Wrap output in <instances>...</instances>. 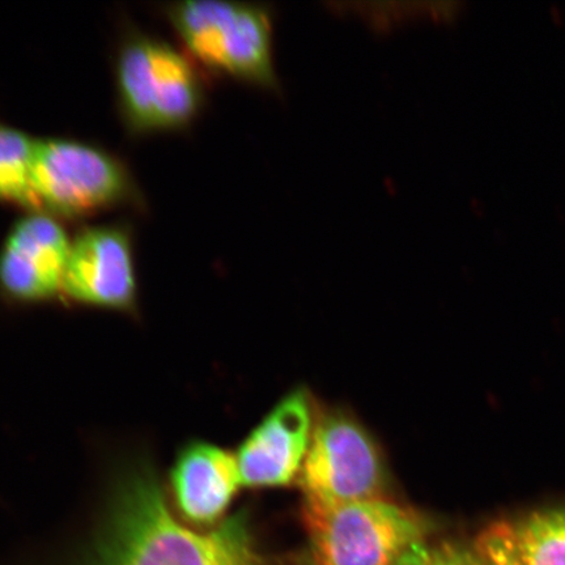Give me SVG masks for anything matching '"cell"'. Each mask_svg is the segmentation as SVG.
Returning <instances> with one entry per match:
<instances>
[{"instance_id": "1", "label": "cell", "mask_w": 565, "mask_h": 565, "mask_svg": "<svg viewBox=\"0 0 565 565\" xmlns=\"http://www.w3.org/2000/svg\"><path fill=\"white\" fill-rule=\"evenodd\" d=\"M55 565H263L245 514L200 532L169 505L147 459L113 476L87 539Z\"/></svg>"}, {"instance_id": "2", "label": "cell", "mask_w": 565, "mask_h": 565, "mask_svg": "<svg viewBox=\"0 0 565 565\" xmlns=\"http://www.w3.org/2000/svg\"><path fill=\"white\" fill-rule=\"evenodd\" d=\"M316 565H395L427 535L418 513L387 499L342 505L302 504Z\"/></svg>"}, {"instance_id": "3", "label": "cell", "mask_w": 565, "mask_h": 565, "mask_svg": "<svg viewBox=\"0 0 565 565\" xmlns=\"http://www.w3.org/2000/svg\"><path fill=\"white\" fill-rule=\"evenodd\" d=\"M169 13L198 60L257 86L277 87L273 23L264 6L194 0Z\"/></svg>"}, {"instance_id": "4", "label": "cell", "mask_w": 565, "mask_h": 565, "mask_svg": "<svg viewBox=\"0 0 565 565\" xmlns=\"http://www.w3.org/2000/svg\"><path fill=\"white\" fill-rule=\"evenodd\" d=\"M306 503L342 505L386 498L383 456L362 424L342 413L315 423L300 471Z\"/></svg>"}, {"instance_id": "5", "label": "cell", "mask_w": 565, "mask_h": 565, "mask_svg": "<svg viewBox=\"0 0 565 565\" xmlns=\"http://www.w3.org/2000/svg\"><path fill=\"white\" fill-rule=\"evenodd\" d=\"M118 83L127 115L141 129L186 124L200 106L201 86L193 67L162 42H129L119 56Z\"/></svg>"}, {"instance_id": "6", "label": "cell", "mask_w": 565, "mask_h": 565, "mask_svg": "<svg viewBox=\"0 0 565 565\" xmlns=\"http://www.w3.org/2000/svg\"><path fill=\"white\" fill-rule=\"evenodd\" d=\"M32 209L51 214H86L122 198L126 177L102 151L67 140L35 141Z\"/></svg>"}, {"instance_id": "7", "label": "cell", "mask_w": 565, "mask_h": 565, "mask_svg": "<svg viewBox=\"0 0 565 565\" xmlns=\"http://www.w3.org/2000/svg\"><path fill=\"white\" fill-rule=\"evenodd\" d=\"M313 426L306 392L296 391L282 398L237 451L242 486L259 489L291 483L300 475Z\"/></svg>"}, {"instance_id": "8", "label": "cell", "mask_w": 565, "mask_h": 565, "mask_svg": "<svg viewBox=\"0 0 565 565\" xmlns=\"http://www.w3.org/2000/svg\"><path fill=\"white\" fill-rule=\"evenodd\" d=\"M62 291L84 307L136 313V271L125 233L95 228L77 236L71 245Z\"/></svg>"}, {"instance_id": "9", "label": "cell", "mask_w": 565, "mask_h": 565, "mask_svg": "<svg viewBox=\"0 0 565 565\" xmlns=\"http://www.w3.org/2000/svg\"><path fill=\"white\" fill-rule=\"evenodd\" d=\"M70 252L66 233L53 218H23L0 252V292L21 303L53 299L62 291Z\"/></svg>"}, {"instance_id": "10", "label": "cell", "mask_w": 565, "mask_h": 565, "mask_svg": "<svg viewBox=\"0 0 565 565\" xmlns=\"http://www.w3.org/2000/svg\"><path fill=\"white\" fill-rule=\"evenodd\" d=\"M239 486L236 455L206 441L188 443L169 472L172 508L189 526L217 524Z\"/></svg>"}, {"instance_id": "11", "label": "cell", "mask_w": 565, "mask_h": 565, "mask_svg": "<svg viewBox=\"0 0 565 565\" xmlns=\"http://www.w3.org/2000/svg\"><path fill=\"white\" fill-rule=\"evenodd\" d=\"M475 553L484 565H565V510H543L493 522Z\"/></svg>"}, {"instance_id": "12", "label": "cell", "mask_w": 565, "mask_h": 565, "mask_svg": "<svg viewBox=\"0 0 565 565\" xmlns=\"http://www.w3.org/2000/svg\"><path fill=\"white\" fill-rule=\"evenodd\" d=\"M35 141L0 125V201L33 206L31 185Z\"/></svg>"}, {"instance_id": "13", "label": "cell", "mask_w": 565, "mask_h": 565, "mask_svg": "<svg viewBox=\"0 0 565 565\" xmlns=\"http://www.w3.org/2000/svg\"><path fill=\"white\" fill-rule=\"evenodd\" d=\"M459 550L449 545L430 548L423 542L409 550L395 565H456Z\"/></svg>"}, {"instance_id": "14", "label": "cell", "mask_w": 565, "mask_h": 565, "mask_svg": "<svg viewBox=\"0 0 565 565\" xmlns=\"http://www.w3.org/2000/svg\"><path fill=\"white\" fill-rule=\"evenodd\" d=\"M456 565H484V563L479 559L475 550L461 548Z\"/></svg>"}]
</instances>
